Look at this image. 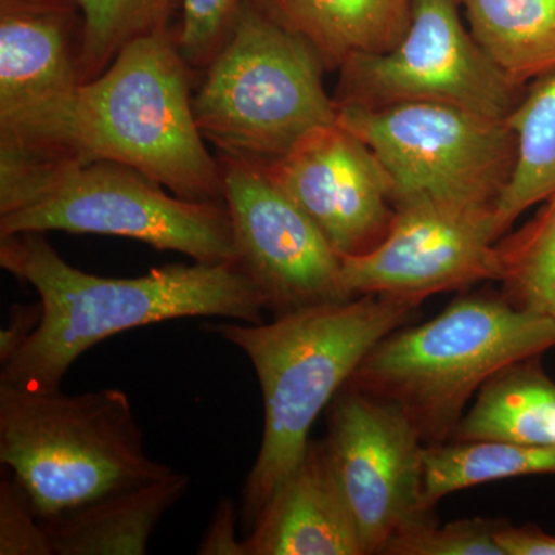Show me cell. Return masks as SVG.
<instances>
[{
  "label": "cell",
  "mask_w": 555,
  "mask_h": 555,
  "mask_svg": "<svg viewBox=\"0 0 555 555\" xmlns=\"http://www.w3.org/2000/svg\"><path fill=\"white\" fill-rule=\"evenodd\" d=\"M22 232L122 236L204 264L236 259L225 203L179 198L147 175L112 160L69 170L38 203L0 217V236Z\"/></svg>",
  "instance_id": "8"
},
{
  "label": "cell",
  "mask_w": 555,
  "mask_h": 555,
  "mask_svg": "<svg viewBox=\"0 0 555 555\" xmlns=\"http://www.w3.org/2000/svg\"><path fill=\"white\" fill-rule=\"evenodd\" d=\"M79 72L83 82L96 79L131 42L169 28L173 0H78Z\"/></svg>",
  "instance_id": "23"
},
{
  "label": "cell",
  "mask_w": 555,
  "mask_h": 555,
  "mask_svg": "<svg viewBox=\"0 0 555 555\" xmlns=\"http://www.w3.org/2000/svg\"><path fill=\"white\" fill-rule=\"evenodd\" d=\"M244 545L246 555H366L324 440H309Z\"/></svg>",
  "instance_id": "14"
},
{
  "label": "cell",
  "mask_w": 555,
  "mask_h": 555,
  "mask_svg": "<svg viewBox=\"0 0 555 555\" xmlns=\"http://www.w3.org/2000/svg\"><path fill=\"white\" fill-rule=\"evenodd\" d=\"M337 108L338 122L385 167L396 206L430 198L495 208L513 173L517 141L507 119L441 102Z\"/></svg>",
  "instance_id": "7"
},
{
  "label": "cell",
  "mask_w": 555,
  "mask_h": 555,
  "mask_svg": "<svg viewBox=\"0 0 555 555\" xmlns=\"http://www.w3.org/2000/svg\"><path fill=\"white\" fill-rule=\"evenodd\" d=\"M68 14H0V116L73 93L80 39Z\"/></svg>",
  "instance_id": "16"
},
{
  "label": "cell",
  "mask_w": 555,
  "mask_h": 555,
  "mask_svg": "<svg viewBox=\"0 0 555 555\" xmlns=\"http://www.w3.org/2000/svg\"><path fill=\"white\" fill-rule=\"evenodd\" d=\"M264 164L339 257L366 255L389 233L396 218L390 179L366 142L338 120Z\"/></svg>",
  "instance_id": "13"
},
{
  "label": "cell",
  "mask_w": 555,
  "mask_h": 555,
  "mask_svg": "<svg viewBox=\"0 0 555 555\" xmlns=\"http://www.w3.org/2000/svg\"><path fill=\"white\" fill-rule=\"evenodd\" d=\"M553 347V321L503 295H465L426 323L379 339L346 385L400 409L423 443L438 447L495 372Z\"/></svg>",
  "instance_id": "4"
},
{
  "label": "cell",
  "mask_w": 555,
  "mask_h": 555,
  "mask_svg": "<svg viewBox=\"0 0 555 555\" xmlns=\"http://www.w3.org/2000/svg\"><path fill=\"white\" fill-rule=\"evenodd\" d=\"M42 320V305H14L9 310L7 326L0 332V364L10 360L21 349Z\"/></svg>",
  "instance_id": "29"
},
{
  "label": "cell",
  "mask_w": 555,
  "mask_h": 555,
  "mask_svg": "<svg viewBox=\"0 0 555 555\" xmlns=\"http://www.w3.org/2000/svg\"><path fill=\"white\" fill-rule=\"evenodd\" d=\"M0 268L30 284L42 305L31 338L2 363L0 383L60 389L72 364L120 332L190 317L261 324L264 299L235 264H169L137 278L69 266L40 232L0 236Z\"/></svg>",
  "instance_id": "2"
},
{
  "label": "cell",
  "mask_w": 555,
  "mask_h": 555,
  "mask_svg": "<svg viewBox=\"0 0 555 555\" xmlns=\"http://www.w3.org/2000/svg\"><path fill=\"white\" fill-rule=\"evenodd\" d=\"M495 208L414 198L398 203L374 250L341 258L350 298L383 295L420 306L426 298L496 281Z\"/></svg>",
  "instance_id": "12"
},
{
  "label": "cell",
  "mask_w": 555,
  "mask_h": 555,
  "mask_svg": "<svg viewBox=\"0 0 555 555\" xmlns=\"http://www.w3.org/2000/svg\"><path fill=\"white\" fill-rule=\"evenodd\" d=\"M495 262L503 297L555 323V195L524 228L496 241Z\"/></svg>",
  "instance_id": "22"
},
{
  "label": "cell",
  "mask_w": 555,
  "mask_h": 555,
  "mask_svg": "<svg viewBox=\"0 0 555 555\" xmlns=\"http://www.w3.org/2000/svg\"><path fill=\"white\" fill-rule=\"evenodd\" d=\"M0 462L50 518L170 474L145 454L119 389L64 396L0 383Z\"/></svg>",
  "instance_id": "5"
},
{
  "label": "cell",
  "mask_w": 555,
  "mask_h": 555,
  "mask_svg": "<svg viewBox=\"0 0 555 555\" xmlns=\"http://www.w3.org/2000/svg\"><path fill=\"white\" fill-rule=\"evenodd\" d=\"M0 555H54L30 494L14 476L0 481Z\"/></svg>",
  "instance_id": "26"
},
{
  "label": "cell",
  "mask_w": 555,
  "mask_h": 555,
  "mask_svg": "<svg viewBox=\"0 0 555 555\" xmlns=\"http://www.w3.org/2000/svg\"><path fill=\"white\" fill-rule=\"evenodd\" d=\"M449 441L555 447V382L542 357L524 358L495 372Z\"/></svg>",
  "instance_id": "18"
},
{
  "label": "cell",
  "mask_w": 555,
  "mask_h": 555,
  "mask_svg": "<svg viewBox=\"0 0 555 555\" xmlns=\"http://www.w3.org/2000/svg\"><path fill=\"white\" fill-rule=\"evenodd\" d=\"M328 462L366 555L436 521L425 499V449L400 409L343 386L327 408Z\"/></svg>",
  "instance_id": "10"
},
{
  "label": "cell",
  "mask_w": 555,
  "mask_h": 555,
  "mask_svg": "<svg viewBox=\"0 0 555 555\" xmlns=\"http://www.w3.org/2000/svg\"><path fill=\"white\" fill-rule=\"evenodd\" d=\"M192 73L169 28L150 33L73 93L0 116V142L75 166L112 160L179 198L224 203L218 156L193 115Z\"/></svg>",
  "instance_id": "1"
},
{
  "label": "cell",
  "mask_w": 555,
  "mask_h": 555,
  "mask_svg": "<svg viewBox=\"0 0 555 555\" xmlns=\"http://www.w3.org/2000/svg\"><path fill=\"white\" fill-rule=\"evenodd\" d=\"M495 539L505 555H555V534L535 525L513 526L505 521Z\"/></svg>",
  "instance_id": "28"
},
{
  "label": "cell",
  "mask_w": 555,
  "mask_h": 555,
  "mask_svg": "<svg viewBox=\"0 0 555 555\" xmlns=\"http://www.w3.org/2000/svg\"><path fill=\"white\" fill-rule=\"evenodd\" d=\"M547 474H555V447L448 441L425 449V499L430 507L473 486Z\"/></svg>",
  "instance_id": "21"
},
{
  "label": "cell",
  "mask_w": 555,
  "mask_h": 555,
  "mask_svg": "<svg viewBox=\"0 0 555 555\" xmlns=\"http://www.w3.org/2000/svg\"><path fill=\"white\" fill-rule=\"evenodd\" d=\"M190 477L167 476L43 518L54 555H142L160 518L185 494Z\"/></svg>",
  "instance_id": "15"
},
{
  "label": "cell",
  "mask_w": 555,
  "mask_h": 555,
  "mask_svg": "<svg viewBox=\"0 0 555 555\" xmlns=\"http://www.w3.org/2000/svg\"><path fill=\"white\" fill-rule=\"evenodd\" d=\"M309 42L324 68L392 49L408 30L414 0H247Z\"/></svg>",
  "instance_id": "17"
},
{
  "label": "cell",
  "mask_w": 555,
  "mask_h": 555,
  "mask_svg": "<svg viewBox=\"0 0 555 555\" xmlns=\"http://www.w3.org/2000/svg\"><path fill=\"white\" fill-rule=\"evenodd\" d=\"M516 134L513 173L496 201L500 238L528 208L555 195V72L532 80L507 118Z\"/></svg>",
  "instance_id": "20"
},
{
  "label": "cell",
  "mask_w": 555,
  "mask_h": 555,
  "mask_svg": "<svg viewBox=\"0 0 555 555\" xmlns=\"http://www.w3.org/2000/svg\"><path fill=\"white\" fill-rule=\"evenodd\" d=\"M78 11V0H0V14L31 13L76 16Z\"/></svg>",
  "instance_id": "30"
},
{
  "label": "cell",
  "mask_w": 555,
  "mask_h": 555,
  "mask_svg": "<svg viewBox=\"0 0 555 555\" xmlns=\"http://www.w3.org/2000/svg\"><path fill=\"white\" fill-rule=\"evenodd\" d=\"M247 0H181L177 43L193 72H204L228 38Z\"/></svg>",
  "instance_id": "25"
},
{
  "label": "cell",
  "mask_w": 555,
  "mask_h": 555,
  "mask_svg": "<svg viewBox=\"0 0 555 555\" xmlns=\"http://www.w3.org/2000/svg\"><path fill=\"white\" fill-rule=\"evenodd\" d=\"M505 520L466 518L444 526H420L390 543L385 555H505L496 532Z\"/></svg>",
  "instance_id": "24"
},
{
  "label": "cell",
  "mask_w": 555,
  "mask_h": 555,
  "mask_svg": "<svg viewBox=\"0 0 555 555\" xmlns=\"http://www.w3.org/2000/svg\"><path fill=\"white\" fill-rule=\"evenodd\" d=\"M324 69L309 42L246 2L193 94L198 129L222 155L272 163L337 122Z\"/></svg>",
  "instance_id": "6"
},
{
  "label": "cell",
  "mask_w": 555,
  "mask_h": 555,
  "mask_svg": "<svg viewBox=\"0 0 555 555\" xmlns=\"http://www.w3.org/2000/svg\"><path fill=\"white\" fill-rule=\"evenodd\" d=\"M418 306L361 295L276 317L269 324L207 326L250 360L261 385L264 433L241 500L244 528L254 526L298 465L318 415L328 408L379 339L404 326Z\"/></svg>",
  "instance_id": "3"
},
{
  "label": "cell",
  "mask_w": 555,
  "mask_h": 555,
  "mask_svg": "<svg viewBox=\"0 0 555 555\" xmlns=\"http://www.w3.org/2000/svg\"><path fill=\"white\" fill-rule=\"evenodd\" d=\"M478 46L528 86L555 72V0H459Z\"/></svg>",
  "instance_id": "19"
},
{
  "label": "cell",
  "mask_w": 555,
  "mask_h": 555,
  "mask_svg": "<svg viewBox=\"0 0 555 555\" xmlns=\"http://www.w3.org/2000/svg\"><path fill=\"white\" fill-rule=\"evenodd\" d=\"M217 156L235 266L258 288L266 310L276 318L350 299L343 286L341 257L270 177L266 164Z\"/></svg>",
  "instance_id": "11"
},
{
  "label": "cell",
  "mask_w": 555,
  "mask_h": 555,
  "mask_svg": "<svg viewBox=\"0 0 555 555\" xmlns=\"http://www.w3.org/2000/svg\"><path fill=\"white\" fill-rule=\"evenodd\" d=\"M338 72L337 107L441 102L506 120L528 87L478 46L459 0H414L408 30L392 49L357 54Z\"/></svg>",
  "instance_id": "9"
},
{
  "label": "cell",
  "mask_w": 555,
  "mask_h": 555,
  "mask_svg": "<svg viewBox=\"0 0 555 555\" xmlns=\"http://www.w3.org/2000/svg\"><path fill=\"white\" fill-rule=\"evenodd\" d=\"M201 555H246V545L235 534V506L232 500H222L214 520L198 547Z\"/></svg>",
  "instance_id": "27"
}]
</instances>
